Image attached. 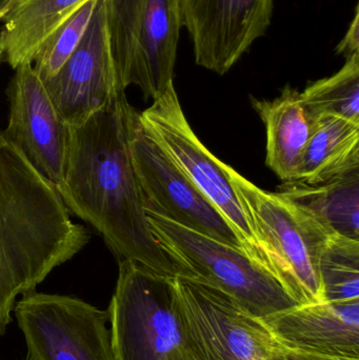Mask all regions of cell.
Returning a JSON list of instances; mask_svg holds the SVG:
<instances>
[{"mask_svg": "<svg viewBox=\"0 0 359 360\" xmlns=\"http://www.w3.org/2000/svg\"><path fill=\"white\" fill-rule=\"evenodd\" d=\"M301 97L314 120L337 116L359 124V54L347 57L334 75L310 84Z\"/></svg>", "mask_w": 359, "mask_h": 360, "instance_id": "cell-19", "label": "cell"}, {"mask_svg": "<svg viewBox=\"0 0 359 360\" xmlns=\"http://www.w3.org/2000/svg\"><path fill=\"white\" fill-rule=\"evenodd\" d=\"M89 241L56 188L0 131V335L17 297L35 291Z\"/></svg>", "mask_w": 359, "mask_h": 360, "instance_id": "cell-2", "label": "cell"}, {"mask_svg": "<svg viewBox=\"0 0 359 360\" xmlns=\"http://www.w3.org/2000/svg\"><path fill=\"white\" fill-rule=\"evenodd\" d=\"M174 360H195L192 357L191 353H190L189 349H185V350L181 351L176 356L174 357Z\"/></svg>", "mask_w": 359, "mask_h": 360, "instance_id": "cell-24", "label": "cell"}, {"mask_svg": "<svg viewBox=\"0 0 359 360\" xmlns=\"http://www.w3.org/2000/svg\"><path fill=\"white\" fill-rule=\"evenodd\" d=\"M135 113L124 92L84 124L69 127L67 158L56 190L69 213L95 229L118 262L181 276L148 221L130 152Z\"/></svg>", "mask_w": 359, "mask_h": 360, "instance_id": "cell-1", "label": "cell"}, {"mask_svg": "<svg viewBox=\"0 0 359 360\" xmlns=\"http://www.w3.org/2000/svg\"><path fill=\"white\" fill-rule=\"evenodd\" d=\"M195 63L225 75L271 22L273 0H179Z\"/></svg>", "mask_w": 359, "mask_h": 360, "instance_id": "cell-11", "label": "cell"}, {"mask_svg": "<svg viewBox=\"0 0 359 360\" xmlns=\"http://www.w3.org/2000/svg\"><path fill=\"white\" fill-rule=\"evenodd\" d=\"M195 360H287V348L263 319L221 290L190 277H175Z\"/></svg>", "mask_w": 359, "mask_h": 360, "instance_id": "cell-8", "label": "cell"}, {"mask_svg": "<svg viewBox=\"0 0 359 360\" xmlns=\"http://www.w3.org/2000/svg\"><path fill=\"white\" fill-rule=\"evenodd\" d=\"M27 360H33V359H30V357H27Z\"/></svg>", "mask_w": 359, "mask_h": 360, "instance_id": "cell-27", "label": "cell"}, {"mask_svg": "<svg viewBox=\"0 0 359 360\" xmlns=\"http://www.w3.org/2000/svg\"><path fill=\"white\" fill-rule=\"evenodd\" d=\"M322 300H359V240L331 233L320 258Z\"/></svg>", "mask_w": 359, "mask_h": 360, "instance_id": "cell-20", "label": "cell"}, {"mask_svg": "<svg viewBox=\"0 0 359 360\" xmlns=\"http://www.w3.org/2000/svg\"><path fill=\"white\" fill-rule=\"evenodd\" d=\"M107 313L116 360H174L188 349L175 277L119 262Z\"/></svg>", "mask_w": 359, "mask_h": 360, "instance_id": "cell-5", "label": "cell"}, {"mask_svg": "<svg viewBox=\"0 0 359 360\" xmlns=\"http://www.w3.org/2000/svg\"><path fill=\"white\" fill-rule=\"evenodd\" d=\"M130 152L145 211L244 252L227 220L145 132L137 111L131 124Z\"/></svg>", "mask_w": 359, "mask_h": 360, "instance_id": "cell-10", "label": "cell"}, {"mask_svg": "<svg viewBox=\"0 0 359 360\" xmlns=\"http://www.w3.org/2000/svg\"><path fill=\"white\" fill-rule=\"evenodd\" d=\"M11 0H0V20L4 18L8 8Z\"/></svg>", "mask_w": 359, "mask_h": 360, "instance_id": "cell-25", "label": "cell"}, {"mask_svg": "<svg viewBox=\"0 0 359 360\" xmlns=\"http://www.w3.org/2000/svg\"><path fill=\"white\" fill-rule=\"evenodd\" d=\"M138 118L149 136L227 220L247 255L270 271L248 214L228 176L227 165L213 155L196 136L183 114L175 86L138 113Z\"/></svg>", "mask_w": 359, "mask_h": 360, "instance_id": "cell-7", "label": "cell"}, {"mask_svg": "<svg viewBox=\"0 0 359 360\" xmlns=\"http://www.w3.org/2000/svg\"><path fill=\"white\" fill-rule=\"evenodd\" d=\"M261 319L289 350L359 359V300L297 304Z\"/></svg>", "mask_w": 359, "mask_h": 360, "instance_id": "cell-14", "label": "cell"}, {"mask_svg": "<svg viewBox=\"0 0 359 360\" xmlns=\"http://www.w3.org/2000/svg\"><path fill=\"white\" fill-rule=\"evenodd\" d=\"M44 84L69 127L84 124L124 93L112 56L103 0H97L92 20L75 52Z\"/></svg>", "mask_w": 359, "mask_h": 360, "instance_id": "cell-12", "label": "cell"}, {"mask_svg": "<svg viewBox=\"0 0 359 360\" xmlns=\"http://www.w3.org/2000/svg\"><path fill=\"white\" fill-rule=\"evenodd\" d=\"M2 61H4V55H2V52L0 51V63H1Z\"/></svg>", "mask_w": 359, "mask_h": 360, "instance_id": "cell-26", "label": "cell"}, {"mask_svg": "<svg viewBox=\"0 0 359 360\" xmlns=\"http://www.w3.org/2000/svg\"><path fill=\"white\" fill-rule=\"evenodd\" d=\"M359 169V124L337 116L316 120L296 181L326 184Z\"/></svg>", "mask_w": 359, "mask_h": 360, "instance_id": "cell-17", "label": "cell"}, {"mask_svg": "<svg viewBox=\"0 0 359 360\" xmlns=\"http://www.w3.org/2000/svg\"><path fill=\"white\" fill-rule=\"evenodd\" d=\"M337 54L345 55L346 58L354 54H359V14L358 6L355 16L346 33L345 37L337 48Z\"/></svg>", "mask_w": 359, "mask_h": 360, "instance_id": "cell-22", "label": "cell"}, {"mask_svg": "<svg viewBox=\"0 0 359 360\" xmlns=\"http://www.w3.org/2000/svg\"><path fill=\"white\" fill-rule=\"evenodd\" d=\"M6 95L10 110L2 134L57 188L67 158L69 126L55 109L33 65L15 70Z\"/></svg>", "mask_w": 359, "mask_h": 360, "instance_id": "cell-13", "label": "cell"}, {"mask_svg": "<svg viewBox=\"0 0 359 360\" xmlns=\"http://www.w3.org/2000/svg\"><path fill=\"white\" fill-rule=\"evenodd\" d=\"M15 317L33 360H116L107 310L72 296H21Z\"/></svg>", "mask_w": 359, "mask_h": 360, "instance_id": "cell-9", "label": "cell"}, {"mask_svg": "<svg viewBox=\"0 0 359 360\" xmlns=\"http://www.w3.org/2000/svg\"><path fill=\"white\" fill-rule=\"evenodd\" d=\"M88 0H11L0 31V51L12 69L32 65L40 46Z\"/></svg>", "mask_w": 359, "mask_h": 360, "instance_id": "cell-16", "label": "cell"}, {"mask_svg": "<svg viewBox=\"0 0 359 360\" xmlns=\"http://www.w3.org/2000/svg\"><path fill=\"white\" fill-rule=\"evenodd\" d=\"M97 0L84 2L40 46L33 68L42 82L54 77L81 42L92 20Z\"/></svg>", "mask_w": 359, "mask_h": 360, "instance_id": "cell-21", "label": "cell"}, {"mask_svg": "<svg viewBox=\"0 0 359 360\" xmlns=\"http://www.w3.org/2000/svg\"><path fill=\"white\" fill-rule=\"evenodd\" d=\"M252 103L267 133L266 165L282 181H296L316 122L301 92L287 86L273 101L253 99Z\"/></svg>", "mask_w": 359, "mask_h": 360, "instance_id": "cell-15", "label": "cell"}, {"mask_svg": "<svg viewBox=\"0 0 359 360\" xmlns=\"http://www.w3.org/2000/svg\"><path fill=\"white\" fill-rule=\"evenodd\" d=\"M120 89L156 99L174 86L181 23L179 0H103Z\"/></svg>", "mask_w": 359, "mask_h": 360, "instance_id": "cell-6", "label": "cell"}, {"mask_svg": "<svg viewBox=\"0 0 359 360\" xmlns=\"http://www.w3.org/2000/svg\"><path fill=\"white\" fill-rule=\"evenodd\" d=\"M272 274L299 304L322 302L320 258L330 230L280 193L255 186L226 167Z\"/></svg>", "mask_w": 359, "mask_h": 360, "instance_id": "cell-3", "label": "cell"}, {"mask_svg": "<svg viewBox=\"0 0 359 360\" xmlns=\"http://www.w3.org/2000/svg\"><path fill=\"white\" fill-rule=\"evenodd\" d=\"M145 214L154 238L178 266L181 276L221 290L259 319L299 304L270 271L242 250L153 212Z\"/></svg>", "mask_w": 359, "mask_h": 360, "instance_id": "cell-4", "label": "cell"}, {"mask_svg": "<svg viewBox=\"0 0 359 360\" xmlns=\"http://www.w3.org/2000/svg\"><path fill=\"white\" fill-rule=\"evenodd\" d=\"M278 188L331 232L359 240V169L326 184L288 181Z\"/></svg>", "mask_w": 359, "mask_h": 360, "instance_id": "cell-18", "label": "cell"}, {"mask_svg": "<svg viewBox=\"0 0 359 360\" xmlns=\"http://www.w3.org/2000/svg\"><path fill=\"white\" fill-rule=\"evenodd\" d=\"M287 360H359V359L312 354V353L301 352V351L289 350V349H287Z\"/></svg>", "mask_w": 359, "mask_h": 360, "instance_id": "cell-23", "label": "cell"}]
</instances>
